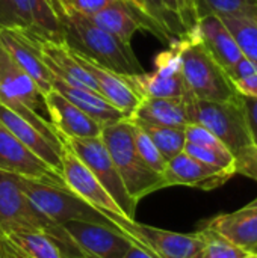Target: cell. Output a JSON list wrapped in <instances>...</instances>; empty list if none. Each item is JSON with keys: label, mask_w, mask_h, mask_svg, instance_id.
<instances>
[{"label": "cell", "mask_w": 257, "mask_h": 258, "mask_svg": "<svg viewBox=\"0 0 257 258\" xmlns=\"http://www.w3.org/2000/svg\"><path fill=\"white\" fill-rule=\"evenodd\" d=\"M67 258H82V257H67Z\"/></svg>", "instance_id": "obj_45"}, {"label": "cell", "mask_w": 257, "mask_h": 258, "mask_svg": "<svg viewBox=\"0 0 257 258\" xmlns=\"http://www.w3.org/2000/svg\"><path fill=\"white\" fill-rule=\"evenodd\" d=\"M233 177L232 172L206 165L186 153H180L167 163L162 174L164 186H188L201 190H214Z\"/></svg>", "instance_id": "obj_15"}, {"label": "cell", "mask_w": 257, "mask_h": 258, "mask_svg": "<svg viewBox=\"0 0 257 258\" xmlns=\"http://www.w3.org/2000/svg\"><path fill=\"white\" fill-rule=\"evenodd\" d=\"M182 74L189 94L203 101H236L242 95L232 85L227 73L198 41L195 32L180 38Z\"/></svg>", "instance_id": "obj_3"}, {"label": "cell", "mask_w": 257, "mask_h": 258, "mask_svg": "<svg viewBox=\"0 0 257 258\" xmlns=\"http://www.w3.org/2000/svg\"><path fill=\"white\" fill-rule=\"evenodd\" d=\"M42 60L50 70V73L73 86H83L98 92L94 79L80 67V63L73 57L71 51L65 44H55L48 41H41ZM100 94V92H98Z\"/></svg>", "instance_id": "obj_25"}, {"label": "cell", "mask_w": 257, "mask_h": 258, "mask_svg": "<svg viewBox=\"0 0 257 258\" xmlns=\"http://www.w3.org/2000/svg\"><path fill=\"white\" fill-rule=\"evenodd\" d=\"M0 239L15 258H65L58 242L42 231L6 230L0 231Z\"/></svg>", "instance_id": "obj_24"}, {"label": "cell", "mask_w": 257, "mask_h": 258, "mask_svg": "<svg viewBox=\"0 0 257 258\" xmlns=\"http://www.w3.org/2000/svg\"><path fill=\"white\" fill-rule=\"evenodd\" d=\"M180 51V39L173 41L168 50L158 54L155 71L126 76L141 98H185L189 95L182 74Z\"/></svg>", "instance_id": "obj_9"}, {"label": "cell", "mask_w": 257, "mask_h": 258, "mask_svg": "<svg viewBox=\"0 0 257 258\" xmlns=\"http://www.w3.org/2000/svg\"><path fill=\"white\" fill-rule=\"evenodd\" d=\"M11 8H12V14L15 18V29L29 32L32 26L29 0H11Z\"/></svg>", "instance_id": "obj_35"}, {"label": "cell", "mask_w": 257, "mask_h": 258, "mask_svg": "<svg viewBox=\"0 0 257 258\" xmlns=\"http://www.w3.org/2000/svg\"><path fill=\"white\" fill-rule=\"evenodd\" d=\"M133 139H135V147L138 150V154L141 156V159L145 162V165L153 169L158 174H164L165 168H167V160L162 157V154L158 151V148L155 147V144L151 142V139L147 136V133L139 128L136 124H133Z\"/></svg>", "instance_id": "obj_31"}, {"label": "cell", "mask_w": 257, "mask_h": 258, "mask_svg": "<svg viewBox=\"0 0 257 258\" xmlns=\"http://www.w3.org/2000/svg\"><path fill=\"white\" fill-rule=\"evenodd\" d=\"M123 258H156L153 254H150L145 248H142V246H139V245H136V243H133L130 248H129V251L124 254V257Z\"/></svg>", "instance_id": "obj_39"}, {"label": "cell", "mask_w": 257, "mask_h": 258, "mask_svg": "<svg viewBox=\"0 0 257 258\" xmlns=\"http://www.w3.org/2000/svg\"><path fill=\"white\" fill-rule=\"evenodd\" d=\"M114 2L115 0H67V2H61V3L82 15L92 17V15L101 12L103 9H106L108 6H111Z\"/></svg>", "instance_id": "obj_34"}, {"label": "cell", "mask_w": 257, "mask_h": 258, "mask_svg": "<svg viewBox=\"0 0 257 258\" xmlns=\"http://www.w3.org/2000/svg\"><path fill=\"white\" fill-rule=\"evenodd\" d=\"M232 33L242 56L257 70V21L248 18L220 17Z\"/></svg>", "instance_id": "obj_27"}, {"label": "cell", "mask_w": 257, "mask_h": 258, "mask_svg": "<svg viewBox=\"0 0 257 258\" xmlns=\"http://www.w3.org/2000/svg\"><path fill=\"white\" fill-rule=\"evenodd\" d=\"M0 169L47 184L65 187L61 174L53 171L29 148H26L0 122Z\"/></svg>", "instance_id": "obj_14"}, {"label": "cell", "mask_w": 257, "mask_h": 258, "mask_svg": "<svg viewBox=\"0 0 257 258\" xmlns=\"http://www.w3.org/2000/svg\"><path fill=\"white\" fill-rule=\"evenodd\" d=\"M59 2H67V0H59Z\"/></svg>", "instance_id": "obj_46"}, {"label": "cell", "mask_w": 257, "mask_h": 258, "mask_svg": "<svg viewBox=\"0 0 257 258\" xmlns=\"http://www.w3.org/2000/svg\"><path fill=\"white\" fill-rule=\"evenodd\" d=\"M48 2L58 17L61 35L68 48L121 76L144 73L130 45L123 44L89 17L67 8L59 0Z\"/></svg>", "instance_id": "obj_1"}, {"label": "cell", "mask_w": 257, "mask_h": 258, "mask_svg": "<svg viewBox=\"0 0 257 258\" xmlns=\"http://www.w3.org/2000/svg\"><path fill=\"white\" fill-rule=\"evenodd\" d=\"M244 100V107H245V113H247V121L250 125V132H251V138L253 142L257 147V98L253 97H242Z\"/></svg>", "instance_id": "obj_37"}, {"label": "cell", "mask_w": 257, "mask_h": 258, "mask_svg": "<svg viewBox=\"0 0 257 258\" xmlns=\"http://www.w3.org/2000/svg\"><path fill=\"white\" fill-rule=\"evenodd\" d=\"M200 231L206 239V246L203 249L201 258H244L248 254L247 251L232 245L214 231L204 228H201Z\"/></svg>", "instance_id": "obj_32"}, {"label": "cell", "mask_w": 257, "mask_h": 258, "mask_svg": "<svg viewBox=\"0 0 257 258\" xmlns=\"http://www.w3.org/2000/svg\"><path fill=\"white\" fill-rule=\"evenodd\" d=\"M133 124H136L139 128H142L147 133V136L151 139V142L155 144L158 151L162 154V157L167 160V163L176 156H179L180 153H183V148L186 144L185 128L150 125V124H141V122H133Z\"/></svg>", "instance_id": "obj_26"}, {"label": "cell", "mask_w": 257, "mask_h": 258, "mask_svg": "<svg viewBox=\"0 0 257 258\" xmlns=\"http://www.w3.org/2000/svg\"><path fill=\"white\" fill-rule=\"evenodd\" d=\"M227 76L239 95L257 98V70L245 57L232 67Z\"/></svg>", "instance_id": "obj_30"}, {"label": "cell", "mask_w": 257, "mask_h": 258, "mask_svg": "<svg viewBox=\"0 0 257 258\" xmlns=\"http://www.w3.org/2000/svg\"><path fill=\"white\" fill-rule=\"evenodd\" d=\"M0 45L14 62L33 79L42 95L52 91V73L42 60L39 38L15 27L0 29Z\"/></svg>", "instance_id": "obj_13"}, {"label": "cell", "mask_w": 257, "mask_h": 258, "mask_svg": "<svg viewBox=\"0 0 257 258\" xmlns=\"http://www.w3.org/2000/svg\"><path fill=\"white\" fill-rule=\"evenodd\" d=\"M52 89L59 92L62 97H65L70 103H73L76 107L85 112L89 118H92L101 127L111 125L121 119H129L121 110L114 107L98 92L83 88V86L68 85L64 80L55 77L53 74H52Z\"/></svg>", "instance_id": "obj_22"}, {"label": "cell", "mask_w": 257, "mask_h": 258, "mask_svg": "<svg viewBox=\"0 0 257 258\" xmlns=\"http://www.w3.org/2000/svg\"><path fill=\"white\" fill-rule=\"evenodd\" d=\"M191 124H198L209 130L236 156L244 148L254 145L242 97L236 101H203L186 97Z\"/></svg>", "instance_id": "obj_5"}, {"label": "cell", "mask_w": 257, "mask_h": 258, "mask_svg": "<svg viewBox=\"0 0 257 258\" xmlns=\"http://www.w3.org/2000/svg\"><path fill=\"white\" fill-rule=\"evenodd\" d=\"M203 228L217 233L232 245L247 252H256L257 200L236 212L223 213L212 218L204 224Z\"/></svg>", "instance_id": "obj_19"}, {"label": "cell", "mask_w": 257, "mask_h": 258, "mask_svg": "<svg viewBox=\"0 0 257 258\" xmlns=\"http://www.w3.org/2000/svg\"><path fill=\"white\" fill-rule=\"evenodd\" d=\"M89 18L126 45H130L135 32L139 29L153 33L164 42H173V35L158 20L129 0H115Z\"/></svg>", "instance_id": "obj_10"}, {"label": "cell", "mask_w": 257, "mask_h": 258, "mask_svg": "<svg viewBox=\"0 0 257 258\" xmlns=\"http://www.w3.org/2000/svg\"><path fill=\"white\" fill-rule=\"evenodd\" d=\"M118 231L126 234L133 243L145 248L156 258H201L206 239L201 231L185 234L174 233L127 219L121 215L109 213L105 216Z\"/></svg>", "instance_id": "obj_6"}, {"label": "cell", "mask_w": 257, "mask_h": 258, "mask_svg": "<svg viewBox=\"0 0 257 258\" xmlns=\"http://www.w3.org/2000/svg\"><path fill=\"white\" fill-rule=\"evenodd\" d=\"M182 3V24L186 33L192 32L198 23V12H197V0H180Z\"/></svg>", "instance_id": "obj_36"}, {"label": "cell", "mask_w": 257, "mask_h": 258, "mask_svg": "<svg viewBox=\"0 0 257 258\" xmlns=\"http://www.w3.org/2000/svg\"><path fill=\"white\" fill-rule=\"evenodd\" d=\"M0 240H2V239H0ZM5 248H6V246H5ZM6 251H8V249H6ZM8 254H9V257H11V258H15V257H12V255H11V252H9V251H8Z\"/></svg>", "instance_id": "obj_44"}, {"label": "cell", "mask_w": 257, "mask_h": 258, "mask_svg": "<svg viewBox=\"0 0 257 258\" xmlns=\"http://www.w3.org/2000/svg\"><path fill=\"white\" fill-rule=\"evenodd\" d=\"M62 142L86 165V168L94 174L106 192L112 197L117 206L121 209L127 219H135L138 203L132 200L126 186L101 141V138H86V139H70L61 138Z\"/></svg>", "instance_id": "obj_8"}, {"label": "cell", "mask_w": 257, "mask_h": 258, "mask_svg": "<svg viewBox=\"0 0 257 258\" xmlns=\"http://www.w3.org/2000/svg\"><path fill=\"white\" fill-rule=\"evenodd\" d=\"M47 116L59 138H100L103 127L56 91L44 95Z\"/></svg>", "instance_id": "obj_16"}, {"label": "cell", "mask_w": 257, "mask_h": 258, "mask_svg": "<svg viewBox=\"0 0 257 258\" xmlns=\"http://www.w3.org/2000/svg\"><path fill=\"white\" fill-rule=\"evenodd\" d=\"M183 153L189 154L191 157H194L206 165L232 172L235 175V156L226 145L198 147V145H192V144H185Z\"/></svg>", "instance_id": "obj_29"}, {"label": "cell", "mask_w": 257, "mask_h": 258, "mask_svg": "<svg viewBox=\"0 0 257 258\" xmlns=\"http://www.w3.org/2000/svg\"><path fill=\"white\" fill-rule=\"evenodd\" d=\"M0 122L36 157H39L53 171L61 174V153L62 145H56L48 141L39 130H36L26 119L0 103Z\"/></svg>", "instance_id": "obj_20"}, {"label": "cell", "mask_w": 257, "mask_h": 258, "mask_svg": "<svg viewBox=\"0 0 257 258\" xmlns=\"http://www.w3.org/2000/svg\"><path fill=\"white\" fill-rule=\"evenodd\" d=\"M256 254H257V252H256Z\"/></svg>", "instance_id": "obj_47"}, {"label": "cell", "mask_w": 257, "mask_h": 258, "mask_svg": "<svg viewBox=\"0 0 257 258\" xmlns=\"http://www.w3.org/2000/svg\"><path fill=\"white\" fill-rule=\"evenodd\" d=\"M164 2V5H165V8L173 14V15H176L179 20H180V15H182V3H180V0H162ZM180 23H182V20H180ZM183 26V24H182Z\"/></svg>", "instance_id": "obj_40"}, {"label": "cell", "mask_w": 257, "mask_h": 258, "mask_svg": "<svg viewBox=\"0 0 257 258\" xmlns=\"http://www.w3.org/2000/svg\"><path fill=\"white\" fill-rule=\"evenodd\" d=\"M235 174L257 181V147L250 145L235 156Z\"/></svg>", "instance_id": "obj_33"}, {"label": "cell", "mask_w": 257, "mask_h": 258, "mask_svg": "<svg viewBox=\"0 0 257 258\" xmlns=\"http://www.w3.org/2000/svg\"><path fill=\"white\" fill-rule=\"evenodd\" d=\"M61 177L70 192L98 210L103 216L109 213L124 216L121 209L94 177V174L64 142L61 153Z\"/></svg>", "instance_id": "obj_11"}, {"label": "cell", "mask_w": 257, "mask_h": 258, "mask_svg": "<svg viewBox=\"0 0 257 258\" xmlns=\"http://www.w3.org/2000/svg\"><path fill=\"white\" fill-rule=\"evenodd\" d=\"M0 100L21 103L33 112L47 113L44 95L33 79L24 73L0 45ZM41 115V113H39ZM42 116V115H41Z\"/></svg>", "instance_id": "obj_18"}, {"label": "cell", "mask_w": 257, "mask_h": 258, "mask_svg": "<svg viewBox=\"0 0 257 258\" xmlns=\"http://www.w3.org/2000/svg\"><path fill=\"white\" fill-rule=\"evenodd\" d=\"M20 228L36 230L48 234L58 242L65 258H85L65 230L47 219L30 203V200L18 186L17 175L0 169V231Z\"/></svg>", "instance_id": "obj_4"}, {"label": "cell", "mask_w": 257, "mask_h": 258, "mask_svg": "<svg viewBox=\"0 0 257 258\" xmlns=\"http://www.w3.org/2000/svg\"><path fill=\"white\" fill-rule=\"evenodd\" d=\"M68 50L71 51L73 57L80 63V67L94 79L100 95L105 100H108L114 107L121 110L127 118H130L133 115V112L136 110V107L139 106L142 98L132 88V85L126 79V76L109 71V70L103 68L101 65H98L97 62H94L92 59H88V57L76 53L71 48H68Z\"/></svg>", "instance_id": "obj_17"}, {"label": "cell", "mask_w": 257, "mask_h": 258, "mask_svg": "<svg viewBox=\"0 0 257 258\" xmlns=\"http://www.w3.org/2000/svg\"><path fill=\"white\" fill-rule=\"evenodd\" d=\"M18 186L30 203L53 224L64 225L70 221H85L115 227L98 210L76 197L67 187H59L17 175Z\"/></svg>", "instance_id": "obj_7"}, {"label": "cell", "mask_w": 257, "mask_h": 258, "mask_svg": "<svg viewBox=\"0 0 257 258\" xmlns=\"http://www.w3.org/2000/svg\"><path fill=\"white\" fill-rule=\"evenodd\" d=\"M129 2H130V3H133V5H136L138 8H141V9H142V11H145L147 14H150V12H148V8H147V5H145V2H144V0H129ZM150 15H151V14H150Z\"/></svg>", "instance_id": "obj_41"}, {"label": "cell", "mask_w": 257, "mask_h": 258, "mask_svg": "<svg viewBox=\"0 0 257 258\" xmlns=\"http://www.w3.org/2000/svg\"><path fill=\"white\" fill-rule=\"evenodd\" d=\"M62 228L85 258H123L133 245L126 234L112 225L70 221Z\"/></svg>", "instance_id": "obj_12"}, {"label": "cell", "mask_w": 257, "mask_h": 258, "mask_svg": "<svg viewBox=\"0 0 257 258\" xmlns=\"http://www.w3.org/2000/svg\"><path fill=\"white\" fill-rule=\"evenodd\" d=\"M198 20L203 15L248 18L257 21V0H197Z\"/></svg>", "instance_id": "obj_28"}, {"label": "cell", "mask_w": 257, "mask_h": 258, "mask_svg": "<svg viewBox=\"0 0 257 258\" xmlns=\"http://www.w3.org/2000/svg\"><path fill=\"white\" fill-rule=\"evenodd\" d=\"M15 27V18L11 8V0H0V29Z\"/></svg>", "instance_id": "obj_38"}, {"label": "cell", "mask_w": 257, "mask_h": 258, "mask_svg": "<svg viewBox=\"0 0 257 258\" xmlns=\"http://www.w3.org/2000/svg\"><path fill=\"white\" fill-rule=\"evenodd\" d=\"M0 258H11L9 257V254H8V251H6V248H5V245H3V242L0 240Z\"/></svg>", "instance_id": "obj_42"}, {"label": "cell", "mask_w": 257, "mask_h": 258, "mask_svg": "<svg viewBox=\"0 0 257 258\" xmlns=\"http://www.w3.org/2000/svg\"><path fill=\"white\" fill-rule=\"evenodd\" d=\"M133 122L121 119L103 127L101 141L133 201L139 203L147 195L164 189L162 175L150 169L138 154L133 139Z\"/></svg>", "instance_id": "obj_2"}, {"label": "cell", "mask_w": 257, "mask_h": 258, "mask_svg": "<svg viewBox=\"0 0 257 258\" xmlns=\"http://www.w3.org/2000/svg\"><path fill=\"white\" fill-rule=\"evenodd\" d=\"M188 97V95H186ZM185 98H142L133 115V122L185 128L191 124Z\"/></svg>", "instance_id": "obj_23"}, {"label": "cell", "mask_w": 257, "mask_h": 258, "mask_svg": "<svg viewBox=\"0 0 257 258\" xmlns=\"http://www.w3.org/2000/svg\"><path fill=\"white\" fill-rule=\"evenodd\" d=\"M192 32L226 73L244 57L220 17L214 14L203 15Z\"/></svg>", "instance_id": "obj_21"}, {"label": "cell", "mask_w": 257, "mask_h": 258, "mask_svg": "<svg viewBox=\"0 0 257 258\" xmlns=\"http://www.w3.org/2000/svg\"><path fill=\"white\" fill-rule=\"evenodd\" d=\"M244 258H257V254L256 252H248V254H247Z\"/></svg>", "instance_id": "obj_43"}]
</instances>
